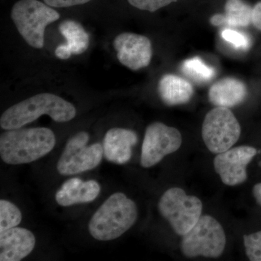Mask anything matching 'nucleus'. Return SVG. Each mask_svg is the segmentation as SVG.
<instances>
[{"instance_id":"20e7f679","label":"nucleus","mask_w":261,"mask_h":261,"mask_svg":"<svg viewBox=\"0 0 261 261\" xmlns=\"http://www.w3.org/2000/svg\"><path fill=\"white\" fill-rule=\"evenodd\" d=\"M11 18L25 42L31 47L42 49L46 27L58 20L60 14L39 0H19L13 5Z\"/></svg>"},{"instance_id":"9d476101","label":"nucleus","mask_w":261,"mask_h":261,"mask_svg":"<svg viewBox=\"0 0 261 261\" xmlns=\"http://www.w3.org/2000/svg\"><path fill=\"white\" fill-rule=\"evenodd\" d=\"M257 152V149L250 146H240L228 149L215 158V171L224 185L228 186L241 185L247 180V166Z\"/></svg>"},{"instance_id":"6e6552de","label":"nucleus","mask_w":261,"mask_h":261,"mask_svg":"<svg viewBox=\"0 0 261 261\" xmlns=\"http://www.w3.org/2000/svg\"><path fill=\"white\" fill-rule=\"evenodd\" d=\"M89 135L80 132L70 137L57 163V171L63 176H71L90 171L99 166L104 155L100 143L87 145Z\"/></svg>"},{"instance_id":"aec40b11","label":"nucleus","mask_w":261,"mask_h":261,"mask_svg":"<svg viewBox=\"0 0 261 261\" xmlns=\"http://www.w3.org/2000/svg\"><path fill=\"white\" fill-rule=\"evenodd\" d=\"M21 221L22 214L16 205L8 200H0V232L16 227Z\"/></svg>"},{"instance_id":"a878e982","label":"nucleus","mask_w":261,"mask_h":261,"mask_svg":"<svg viewBox=\"0 0 261 261\" xmlns=\"http://www.w3.org/2000/svg\"><path fill=\"white\" fill-rule=\"evenodd\" d=\"M254 197L259 205L261 206V183L257 184L252 189Z\"/></svg>"},{"instance_id":"0eeeda50","label":"nucleus","mask_w":261,"mask_h":261,"mask_svg":"<svg viewBox=\"0 0 261 261\" xmlns=\"http://www.w3.org/2000/svg\"><path fill=\"white\" fill-rule=\"evenodd\" d=\"M241 135V127L227 108L216 107L206 114L202 127V140L212 153L231 148Z\"/></svg>"},{"instance_id":"a211bd4d","label":"nucleus","mask_w":261,"mask_h":261,"mask_svg":"<svg viewBox=\"0 0 261 261\" xmlns=\"http://www.w3.org/2000/svg\"><path fill=\"white\" fill-rule=\"evenodd\" d=\"M225 14H216L211 18L215 27H246L252 23V8L243 0H227Z\"/></svg>"},{"instance_id":"423d86ee","label":"nucleus","mask_w":261,"mask_h":261,"mask_svg":"<svg viewBox=\"0 0 261 261\" xmlns=\"http://www.w3.org/2000/svg\"><path fill=\"white\" fill-rule=\"evenodd\" d=\"M159 210L173 231L183 236L200 219L202 204L198 197L187 195L181 188L173 187L165 192L160 199Z\"/></svg>"},{"instance_id":"f8f14e48","label":"nucleus","mask_w":261,"mask_h":261,"mask_svg":"<svg viewBox=\"0 0 261 261\" xmlns=\"http://www.w3.org/2000/svg\"><path fill=\"white\" fill-rule=\"evenodd\" d=\"M36 238L27 228L14 227L0 232V260L20 261L34 250Z\"/></svg>"},{"instance_id":"4be33fe9","label":"nucleus","mask_w":261,"mask_h":261,"mask_svg":"<svg viewBox=\"0 0 261 261\" xmlns=\"http://www.w3.org/2000/svg\"><path fill=\"white\" fill-rule=\"evenodd\" d=\"M221 37L236 49L247 50L250 47V38L244 33L231 29H224L221 32Z\"/></svg>"},{"instance_id":"dca6fc26","label":"nucleus","mask_w":261,"mask_h":261,"mask_svg":"<svg viewBox=\"0 0 261 261\" xmlns=\"http://www.w3.org/2000/svg\"><path fill=\"white\" fill-rule=\"evenodd\" d=\"M247 95L246 86L234 78H225L213 84L209 100L217 107L232 108L244 102Z\"/></svg>"},{"instance_id":"393cba45","label":"nucleus","mask_w":261,"mask_h":261,"mask_svg":"<svg viewBox=\"0 0 261 261\" xmlns=\"http://www.w3.org/2000/svg\"><path fill=\"white\" fill-rule=\"evenodd\" d=\"M252 23L261 32V2L257 3L252 8Z\"/></svg>"},{"instance_id":"5701e85b","label":"nucleus","mask_w":261,"mask_h":261,"mask_svg":"<svg viewBox=\"0 0 261 261\" xmlns=\"http://www.w3.org/2000/svg\"><path fill=\"white\" fill-rule=\"evenodd\" d=\"M177 1L178 0H128L129 4L137 9L146 10L151 13Z\"/></svg>"},{"instance_id":"b1692460","label":"nucleus","mask_w":261,"mask_h":261,"mask_svg":"<svg viewBox=\"0 0 261 261\" xmlns=\"http://www.w3.org/2000/svg\"><path fill=\"white\" fill-rule=\"evenodd\" d=\"M46 4L53 8H69L86 4L91 0H44Z\"/></svg>"},{"instance_id":"f257e3e1","label":"nucleus","mask_w":261,"mask_h":261,"mask_svg":"<svg viewBox=\"0 0 261 261\" xmlns=\"http://www.w3.org/2000/svg\"><path fill=\"white\" fill-rule=\"evenodd\" d=\"M44 115L58 123H65L75 118L76 109L56 94H36L6 110L0 118V126L4 130L17 129Z\"/></svg>"},{"instance_id":"39448f33","label":"nucleus","mask_w":261,"mask_h":261,"mask_svg":"<svg viewBox=\"0 0 261 261\" xmlns=\"http://www.w3.org/2000/svg\"><path fill=\"white\" fill-rule=\"evenodd\" d=\"M182 237V253L190 258H216L222 255L226 246L224 228L217 220L207 215L201 216L197 224Z\"/></svg>"},{"instance_id":"ddd939ff","label":"nucleus","mask_w":261,"mask_h":261,"mask_svg":"<svg viewBox=\"0 0 261 261\" xmlns=\"http://www.w3.org/2000/svg\"><path fill=\"white\" fill-rule=\"evenodd\" d=\"M138 137L134 130L122 128L108 130L103 140L104 156L107 161L123 165L132 159V147L137 143Z\"/></svg>"},{"instance_id":"2eb2a0df","label":"nucleus","mask_w":261,"mask_h":261,"mask_svg":"<svg viewBox=\"0 0 261 261\" xmlns=\"http://www.w3.org/2000/svg\"><path fill=\"white\" fill-rule=\"evenodd\" d=\"M60 33L66 39V44H61L56 49L57 58L67 60L72 55H81L89 46L88 33L82 24L73 20H65L59 25Z\"/></svg>"},{"instance_id":"4468645a","label":"nucleus","mask_w":261,"mask_h":261,"mask_svg":"<svg viewBox=\"0 0 261 261\" xmlns=\"http://www.w3.org/2000/svg\"><path fill=\"white\" fill-rule=\"evenodd\" d=\"M100 190V185L94 180L82 181L79 178H71L65 181L57 191L56 200L63 207L88 203L97 198Z\"/></svg>"},{"instance_id":"6ab92c4d","label":"nucleus","mask_w":261,"mask_h":261,"mask_svg":"<svg viewBox=\"0 0 261 261\" xmlns=\"http://www.w3.org/2000/svg\"><path fill=\"white\" fill-rule=\"evenodd\" d=\"M181 69L184 74L197 84L207 83L216 75L214 68L206 64L199 57H193L184 61Z\"/></svg>"},{"instance_id":"f3484780","label":"nucleus","mask_w":261,"mask_h":261,"mask_svg":"<svg viewBox=\"0 0 261 261\" xmlns=\"http://www.w3.org/2000/svg\"><path fill=\"white\" fill-rule=\"evenodd\" d=\"M158 89L161 100L168 106L186 104L194 95L192 84L174 74L163 75L159 81Z\"/></svg>"},{"instance_id":"1a4fd4ad","label":"nucleus","mask_w":261,"mask_h":261,"mask_svg":"<svg viewBox=\"0 0 261 261\" xmlns=\"http://www.w3.org/2000/svg\"><path fill=\"white\" fill-rule=\"evenodd\" d=\"M182 144V136L177 128L161 122L147 127L141 154V166L148 168L155 166L166 155L176 152Z\"/></svg>"},{"instance_id":"412c9836","label":"nucleus","mask_w":261,"mask_h":261,"mask_svg":"<svg viewBox=\"0 0 261 261\" xmlns=\"http://www.w3.org/2000/svg\"><path fill=\"white\" fill-rule=\"evenodd\" d=\"M244 245L249 260L261 261V230L244 236Z\"/></svg>"},{"instance_id":"f03ea898","label":"nucleus","mask_w":261,"mask_h":261,"mask_svg":"<svg viewBox=\"0 0 261 261\" xmlns=\"http://www.w3.org/2000/svg\"><path fill=\"white\" fill-rule=\"evenodd\" d=\"M56 144L54 132L44 127L6 130L0 136V157L6 164H27L49 153Z\"/></svg>"},{"instance_id":"7ed1b4c3","label":"nucleus","mask_w":261,"mask_h":261,"mask_svg":"<svg viewBox=\"0 0 261 261\" xmlns=\"http://www.w3.org/2000/svg\"><path fill=\"white\" fill-rule=\"evenodd\" d=\"M138 209L135 202L122 192L110 196L95 211L88 224L91 236L99 241L120 238L135 225Z\"/></svg>"},{"instance_id":"9b49d317","label":"nucleus","mask_w":261,"mask_h":261,"mask_svg":"<svg viewBox=\"0 0 261 261\" xmlns=\"http://www.w3.org/2000/svg\"><path fill=\"white\" fill-rule=\"evenodd\" d=\"M117 58L122 65L132 70L148 66L152 56V43L145 36L122 33L113 41Z\"/></svg>"}]
</instances>
